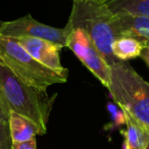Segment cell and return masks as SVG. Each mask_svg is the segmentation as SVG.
I'll return each instance as SVG.
<instances>
[{"label": "cell", "mask_w": 149, "mask_h": 149, "mask_svg": "<svg viewBox=\"0 0 149 149\" xmlns=\"http://www.w3.org/2000/svg\"><path fill=\"white\" fill-rule=\"evenodd\" d=\"M125 125L127 129L124 132L126 149H145L149 141V132L139 124L130 113L124 111Z\"/></svg>", "instance_id": "10"}, {"label": "cell", "mask_w": 149, "mask_h": 149, "mask_svg": "<svg viewBox=\"0 0 149 149\" xmlns=\"http://www.w3.org/2000/svg\"><path fill=\"white\" fill-rule=\"evenodd\" d=\"M112 19L113 13L108 9L106 3L97 0H74L65 26L68 30L74 28L84 30L109 66L120 61L114 57L111 49L112 43L118 38Z\"/></svg>", "instance_id": "2"}, {"label": "cell", "mask_w": 149, "mask_h": 149, "mask_svg": "<svg viewBox=\"0 0 149 149\" xmlns=\"http://www.w3.org/2000/svg\"><path fill=\"white\" fill-rule=\"evenodd\" d=\"M11 148H13V140H11L8 123L0 122V149Z\"/></svg>", "instance_id": "13"}, {"label": "cell", "mask_w": 149, "mask_h": 149, "mask_svg": "<svg viewBox=\"0 0 149 149\" xmlns=\"http://www.w3.org/2000/svg\"><path fill=\"white\" fill-rule=\"evenodd\" d=\"M68 31L66 28H54L36 21L31 15L19 17L15 21L4 22L0 26V35L10 38L31 37L46 40L59 47L66 46Z\"/></svg>", "instance_id": "6"}, {"label": "cell", "mask_w": 149, "mask_h": 149, "mask_svg": "<svg viewBox=\"0 0 149 149\" xmlns=\"http://www.w3.org/2000/svg\"><path fill=\"white\" fill-rule=\"evenodd\" d=\"M57 94L49 97L46 91H40L27 85L7 66L0 63V97L9 112L13 111L33 120L45 134L47 122Z\"/></svg>", "instance_id": "1"}, {"label": "cell", "mask_w": 149, "mask_h": 149, "mask_svg": "<svg viewBox=\"0 0 149 149\" xmlns=\"http://www.w3.org/2000/svg\"><path fill=\"white\" fill-rule=\"evenodd\" d=\"M140 57L146 62V64L149 66V45H147L144 49L142 50L140 54Z\"/></svg>", "instance_id": "16"}, {"label": "cell", "mask_w": 149, "mask_h": 149, "mask_svg": "<svg viewBox=\"0 0 149 149\" xmlns=\"http://www.w3.org/2000/svg\"><path fill=\"white\" fill-rule=\"evenodd\" d=\"M1 23H2V22H0V26H1Z\"/></svg>", "instance_id": "19"}, {"label": "cell", "mask_w": 149, "mask_h": 149, "mask_svg": "<svg viewBox=\"0 0 149 149\" xmlns=\"http://www.w3.org/2000/svg\"><path fill=\"white\" fill-rule=\"evenodd\" d=\"M97 1H100V2H104V3H105V2H107L108 0H97Z\"/></svg>", "instance_id": "17"}, {"label": "cell", "mask_w": 149, "mask_h": 149, "mask_svg": "<svg viewBox=\"0 0 149 149\" xmlns=\"http://www.w3.org/2000/svg\"><path fill=\"white\" fill-rule=\"evenodd\" d=\"M68 31L65 47L72 50L80 61L108 89L110 85V66L95 47L91 38L80 28Z\"/></svg>", "instance_id": "5"}, {"label": "cell", "mask_w": 149, "mask_h": 149, "mask_svg": "<svg viewBox=\"0 0 149 149\" xmlns=\"http://www.w3.org/2000/svg\"><path fill=\"white\" fill-rule=\"evenodd\" d=\"M105 3L112 13L149 17V0H108Z\"/></svg>", "instance_id": "12"}, {"label": "cell", "mask_w": 149, "mask_h": 149, "mask_svg": "<svg viewBox=\"0 0 149 149\" xmlns=\"http://www.w3.org/2000/svg\"><path fill=\"white\" fill-rule=\"evenodd\" d=\"M145 149H149V141H148V143H147V145H146V148Z\"/></svg>", "instance_id": "18"}, {"label": "cell", "mask_w": 149, "mask_h": 149, "mask_svg": "<svg viewBox=\"0 0 149 149\" xmlns=\"http://www.w3.org/2000/svg\"><path fill=\"white\" fill-rule=\"evenodd\" d=\"M15 40L30 55L33 56L37 61H39L43 65L57 72L66 70L60 62L59 51L61 50V47L49 41L37 39V38L21 37L17 38Z\"/></svg>", "instance_id": "7"}, {"label": "cell", "mask_w": 149, "mask_h": 149, "mask_svg": "<svg viewBox=\"0 0 149 149\" xmlns=\"http://www.w3.org/2000/svg\"><path fill=\"white\" fill-rule=\"evenodd\" d=\"M0 63L4 64L27 85L40 91L49 86L65 83L68 70H53L31 56L15 39L0 35Z\"/></svg>", "instance_id": "4"}, {"label": "cell", "mask_w": 149, "mask_h": 149, "mask_svg": "<svg viewBox=\"0 0 149 149\" xmlns=\"http://www.w3.org/2000/svg\"><path fill=\"white\" fill-rule=\"evenodd\" d=\"M11 149H37V141L36 138L23 143H13Z\"/></svg>", "instance_id": "14"}, {"label": "cell", "mask_w": 149, "mask_h": 149, "mask_svg": "<svg viewBox=\"0 0 149 149\" xmlns=\"http://www.w3.org/2000/svg\"><path fill=\"white\" fill-rule=\"evenodd\" d=\"M146 44L133 37H118L111 46L112 53L116 59L120 61L134 59L139 57L142 50L146 47Z\"/></svg>", "instance_id": "11"}, {"label": "cell", "mask_w": 149, "mask_h": 149, "mask_svg": "<svg viewBox=\"0 0 149 149\" xmlns=\"http://www.w3.org/2000/svg\"><path fill=\"white\" fill-rule=\"evenodd\" d=\"M112 26L118 37H133L149 45V17L113 13Z\"/></svg>", "instance_id": "8"}, {"label": "cell", "mask_w": 149, "mask_h": 149, "mask_svg": "<svg viewBox=\"0 0 149 149\" xmlns=\"http://www.w3.org/2000/svg\"><path fill=\"white\" fill-rule=\"evenodd\" d=\"M114 103L149 132V83L126 61L110 66L108 88Z\"/></svg>", "instance_id": "3"}, {"label": "cell", "mask_w": 149, "mask_h": 149, "mask_svg": "<svg viewBox=\"0 0 149 149\" xmlns=\"http://www.w3.org/2000/svg\"><path fill=\"white\" fill-rule=\"evenodd\" d=\"M9 118V110L4 104L3 100L0 97V122L2 123H8Z\"/></svg>", "instance_id": "15"}, {"label": "cell", "mask_w": 149, "mask_h": 149, "mask_svg": "<svg viewBox=\"0 0 149 149\" xmlns=\"http://www.w3.org/2000/svg\"><path fill=\"white\" fill-rule=\"evenodd\" d=\"M8 127L13 143L27 142L36 138L37 135H44L33 120L13 111L9 112Z\"/></svg>", "instance_id": "9"}]
</instances>
